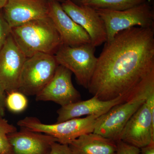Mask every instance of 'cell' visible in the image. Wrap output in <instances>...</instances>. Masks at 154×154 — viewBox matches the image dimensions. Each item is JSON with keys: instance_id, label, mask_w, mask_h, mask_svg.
<instances>
[{"instance_id": "obj_15", "label": "cell", "mask_w": 154, "mask_h": 154, "mask_svg": "<svg viewBox=\"0 0 154 154\" xmlns=\"http://www.w3.org/2000/svg\"><path fill=\"white\" fill-rule=\"evenodd\" d=\"M8 134L14 154H49L57 141L51 136L21 128Z\"/></svg>"}, {"instance_id": "obj_5", "label": "cell", "mask_w": 154, "mask_h": 154, "mask_svg": "<svg viewBox=\"0 0 154 154\" xmlns=\"http://www.w3.org/2000/svg\"><path fill=\"white\" fill-rule=\"evenodd\" d=\"M96 10L105 24L106 42L112 40L119 32L132 27L154 28V9L148 1L123 11Z\"/></svg>"}, {"instance_id": "obj_17", "label": "cell", "mask_w": 154, "mask_h": 154, "mask_svg": "<svg viewBox=\"0 0 154 154\" xmlns=\"http://www.w3.org/2000/svg\"><path fill=\"white\" fill-rule=\"evenodd\" d=\"M148 0H88L83 5L96 9L120 11L140 5Z\"/></svg>"}, {"instance_id": "obj_8", "label": "cell", "mask_w": 154, "mask_h": 154, "mask_svg": "<svg viewBox=\"0 0 154 154\" xmlns=\"http://www.w3.org/2000/svg\"><path fill=\"white\" fill-rule=\"evenodd\" d=\"M119 140L140 149L154 141V92L127 122Z\"/></svg>"}, {"instance_id": "obj_25", "label": "cell", "mask_w": 154, "mask_h": 154, "mask_svg": "<svg viewBox=\"0 0 154 154\" xmlns=\"http://www.w3.org/2000/svg\"><path fill=\"white\" fill-rule=\"evenodd\" d=\"M75 4L79 5H84L88 0H71Z\"/></svg>"}, {"instance_id": "obj_22", "label": "cell", "mask_w": 154, "mask_h": 154, "mask_svg": "<svg viewBox=\"0 0 154 154\" xmlns=\"http://www.w3.org/2000/svg\"><path fill=\"white\" fill-rule=\"evenodd\" d=\"M49 154H74L68 145L63 144L55 142L53 144Z\"/></svg>"}, {"instance_id": "obj_12", "label": "cell", "mask_w": 154, "mask_h": 154, "mask_svg": "<svg viewBox=\"0 0 154 154\" xmlns=\"http://www.w3.org/2000/svg\"><path fill=\"white\" fill-rule=\"evenodd\" d=\"M48 17L59 33L62 45L75 47L91 43L87 32L65 12L61 3L48 1Z\"/></svg>"}, {"instance_id": "obj_27", "label": "cell", "mask_w": 154, "mask_h": 154, "mask_svg": "<svg viewBox=\"0 0 154 154\" xmlns=\"http://www.w3.org/2000/svg\"><path fill=\"white\" fill-rule=\"evenodd\" d=\"M48 1H57V2H59L61 3L63 2L64 0H48Z\"/></svg>"}, {"instance_id": "obj_2", "label": "cell", "mask_w": 154, "mask_h": 154, "mask_svg": "<svg viewBox=\"0 0 154 154\" xmlns=\"http://www.w3.org/2000/svg\"><path fill=\"white\" fill-rule=\"evenodd\" d=\"M11 34L27 57L39 53L54 55L62 45L59 33L49 17L11 28Z\"/></svg>"}, {"instance_id": "obj_16", "label": "cell", "mask_w": 154, "mask_h": 154, "mask_svg": "<svg viewBox=\"0 0 154 154\" xmlns=\"http://www.w3.org/2000/svg\"><path fill=\"white\" fill-rule=\"evenodd\" d=\"M74 154H115L116 142L94 132L81 136L68 145Z\"/></svg>"}, {"instance_id": "obj_7", "label": "cell", "mask_w": 154, "mask_h": 154, "mask_svg": "<svg viewBox=\"0 0 154 154\" xmlns=\"http://www.w3.org/2000/svg\"><path fill=\"white\" fill-rule=\"evenodd\" d=\"M95 50L91 43L75 47L62 45L54 55L58 64L68 69L75 75L78 84L88 89L98 60Z\"/></svg>"}, {"instance_id": "obj_1", "label": "cell", "mask_w": 154, "mask_h": 154, "mask_svg": "<svg viewBox=\"0 0 154 154\" xmlns=\"http://www.w3.org/2000/svg\"><path fill=\"white\" fill-rule=\"evenodd\" d=\"M105 43L88 90L105 101L135 94L154 72V28L132 27Z\"/></svg>"}, {"instance_id": "obj_11", "label": "cell", "mask_w": 154, "mask_h": 154, "mask_svg": "<svg viewBox=\"0 0 154 154\" xmlns=\"http://www.w3.org/2000/svg\"><path fill=\"white\" fill-rule=\"evenodd\" d=\"M61 5L69 17L85 30L95 47L107 41L105 24L96 9L85 5H79L71 0H64Z\"/></svg>"}, {"instance_id": "obj_14", "label": "cell", "mask_w": 154, "mask_h": 154, "mask_svg": "<svg viewBox=\"0 0 154 154\" xmlns=\"http://www.w3.org/2000/svg\"><path fill=\"white\" fill-rule=\"evenodd\" d=\"M134 95L119 96L113 100H101L96 96L85 101H80L63 107L57 111V122L80 118L83 116H100L107 113L113 107L132 98Z\"/></svg>"}, {"instance_id": "obj_18", "label": "cell", "mask_w": 154, "mask_h": 154, "mask_svg": "<svg viewBox=\"0 0 154 154\" xmlns=\"http://www.w3.org/2000/svg\"><path fill=\"white\" fill-rule=\"evenodd\" d=\"M28 100L26 96L19 91H12L7 94L6 107L14 113H20L26 109Z\"/></svg>"}, {"instance_id": "obj_21", "label": "cell", "mask_w": 154, "mask_h": 154, "mask_svg": "<svg viewBox=\"0 0 154 154\" xmlns=\"http://www.w3.org/2000/svg\"><path fill=\"white\" fill-rule=\"evenodd\" d=\"M116 151L115 154H140V149L126 143L121 140L116 142Z\"/></svg>"}, {"instance_id": "obj_24", "label": "cell", "mask_w": 154, "mask_h": 154, "mask_svg": "<svg viewBox=\"0 0 154 154\" xmlns=\"http://www.w3.org/2000/svg\"><path fill=\"white\" fill-rule=\"evenodd\" d=\"M140 154H154V141L140 148Z\"/></svg>"}, {"instance_id": "obj_20", "label": "cell", "mask_w": 154, "mask_h": 154, "mask_svg": "<svg viewBox=\"0 0 154 154\" xmlns=\"http://www.w3.org/2000/svg\"><path fill=\"white\" fill-rule=\"evenodd\" d=\"M11 28L4 18L3 13H0V51L11 34Z\"/></svg>"}, {"instance_id": "obj_4", "label": "cell", "mask_w": 154, "mask_h": 154, "mask_svg": "<svg viewBox=\"0 0 154 154\" xmlns=\"http://www.w3.org/2000/svg\"><path fill=\"white\" fill-rule=\"evenodd\" d=\"M97 116H88L85 118H76L56 122L55 124L42 123L36 117H26L17 122V125L31 131L42 133L55 138L57 141L69 145L81 136L94 132Z\"/></svg>"}, {"instance_id": "obj_3", "label": "cell", "mask_w": 154, "mask_h": 154, "mask_svg": "<svg viewBox=\"0 0 154 154\" xmlns=\"http://www.w3.org/2000/svg\"><path fill=\"white\" fill-rule=\"evenodd\" d=\"M153 92L154 72L147 78L133 97L116 105L107 113L97 118L94 133L116 142L119 140L127 122Z\"/></svg>"}, {"instance_id": "obj_6", "label": "cell", "mask_w": 154, "mask_h": 154, "mask_svg": "<svg viewBox=\"0 0 154 154\" xmlns=\"http://www.w3.org/2000/svg\"><path fill=\"white\" fill-rule=\"evenodd\" d=\"M58 66L52 54L39 53L27 57L18 91L26 96H36L52 79Z\"/></svg>"}, {"instance_id": "obj_23", "label": "cell", "mask_w": 154, "mask_h": 154, "mask_svg": "<svg viewBox=\"0 0 154 154\" xmlns=\"http://www.w3.org/2000/svg\"><path fill=\"white\" fill-rule=\"evenodd\" d=\"M6 93L0 87V117H4L5 113Z\"/></svg>"}, {"instance_id": "obj_10", "label": "cell", "mask_w": 154, "mask_h": 154, "mask_svg": "<svg viewBox=\"0 0 154 154\" xmlns=\"http://www.w3.org/2000/svg\"><path fill=\"white\" fill-rule=\"evenodd\" d=\"M72 72L59 65L53 77L36 96L37 101H51L66 106L81 100L79 92L72 82Z\"/></svg>"}, {"instance_id": "obj_13", "label": "cell", "mask_w": 154, "mask_h": 154, "mask_svg": "<svg viewBox=\"0 0 154 154\" xmlns=\"http://www.w3.org/2000/svg\"><path fill=\"white\" fill-rule=\"evenodd\" d=\"M3 16L11 28L48 17V0H8Z\"/></svg>"}, {"instance_id": "obj_26", "label": "cell", "mask_w": 154, "mask_h": 154, "mask_svg": "<svg viewBox=\"0 0 154 154\" xmlns=\"http://www.w3.org/2000/svg\"><path fill=\"white\" fill-rule=\"evenodd\" d=\"M8 1V0H0V9L4 8Z\"/></svg>"}, {"instance_id": "obj_9", "label": "cell", "mask_w": 154, "mask_h": 154, "mask_svg": "<svg viewBox=\"0 0 154 154\" xmlns=\"http://www.w3.org/2000/svg\"><path fill=\"white\" fill-rule=\"evenodd\" d=\"M26 59L10 34L0 51V87L6 94L18 91L20 75Z\"/></svg>"}, {"instance_id": "obj_19", "label": "cell", "mask_w": 154, "mask_h": 154, "mask_svg": "<svg viewBox=\"0 0 154 154\" xmlns=\"http://www.w3.org/2000/svg\"><path fill=\"white\" fill-rule=\"evenodd\" d=\"M17 128L4 117H0V154H14L8 134L17 131Z\"/></svg>"}]
</instances>
